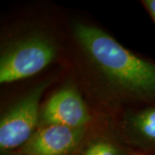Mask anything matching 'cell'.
<instances>
[{"label":"cell","instance_id":"cell-1","mask_svg":"<svg viewBox=\"0 0 155 155\" xmlns=\"http://www.w3.org/2000/svg\"><path fill=\"white\" fill-rule=\"evenodd\" d=\"M78 77L100 107L155 104V63L134 54L104 29L77 22L72 28Z\"/></svg>","mask_w":155,"mask_h":155},{"label":"cell","instance_id":"cell-2","mask_svg":"<svg viewBox=\"0 0 155 155\" xmlns=\"http://www.w3.org/2000/svg\"><path fill=\"white\" fill-rule=\"evenodd\" d=\"M60 45L44 27L32 26L10 35L1 43L0 83L26 79L43 71L55 61Z\"/></svg>","mask_w":155,"mask_h":155},{"label":"cell","instance_id":"cell-3","mask_svg":"<svg viewBox=\"0 0 155 155\" xmlns=\"http://www.w3.org/2000/svg\"><path fill=\"white\" fill-rule=\"evenodd\" d=\"M54 80V77H50L37 83L2 114L0 149L4 153L20 149L37 130L41 108V99Z\"/></svg>","mask_w":155,"mask_h":155},{"label":"cell","instance_id":"cell-4","mask_svg":"<svg viewBox=\"0 0 155 155\" xmlns=\"http://www.w3.org/2000/svg\"><path fill=\"white\" fill-rule=\"evenodd\" d=\"M93 122L90 108L78 87L69 83L58 89L41 108L39 127L61 125L89 128Z\"/></svg>","mask_w":155,"mask_h":155},{"label":"cell","instance_id":"cell-5","mask_svg":"<svg viewBox=\"0 0 155 155\" xmlns=\"http://www.w3.org/2000/svg\"><path fill=\"white\" fill-rule=\"evenodd\" d=\"M89 128L48 125L37 128L17 153L24 155H77Z\"/></svg>","mask_w":155,"mask_h":155},{"label":"cell","instance_id":"cell-6","mask_svg":"<svg viewBox=\"0 0 155 155\" xmlns=\"http://www.w3.org/2000/svg\"><path fill=\"white\" fill-rule=\"evenodd\" d=\"M115 129L122 144L155 153V104L126 109L117 117Z\"/></svg>","mask_w":155,"mask_h":155},{"label":"cell","instance_id":"cell-7","mask_svg":"<svg viewBox=\"0 0 155 155\" xmlns=\"http://www.w3.org/2000/svg\"><path fill=\"white\" fill-rule=\"evenodd\" d=\"M85 141L77 155H129L131 153L125 149L119 139L109 134H97Z\"/></svg>","mask_w":155,"mask_h":155},{"label":"cell","instance_id":"cell-8","mask_svg":"<svg viewBox=\"0 0 155 155\" xmlns=\"http://www.w3.org/2000/svg\"><path fill=\"white\" fill-rule=\"evenodd\" d=\"M141 3L145 6L155 24V0H143Z\"/></svg>","mask_w":155,"mask_h":155},{"label":"cell","instance_id":"cell-9","mask_svg":"<svg viewBox=\"0 0 155 155\" xmlns=\"http://www.w3.org/2000/svg\"><path fill=\"white\" fill-rule=\"evenodd\" d=\"M129 155H152V154L146 153H142V152H138V151H132Z\"/></svg>","mask_w":155,"mask_h":155},{"label":"cell","instance_id":"cell-10","mask_svg":"<svg viewBox=\"0 0 155 155\" xmlns=\"http://www.w3.org/2000/svg\"><path fill=\"white\" fill-rule=\"evenodd\" d=\"M4 155H24V154H22V153H17V152H16V153H4Z\"/></svg>","mask_w":155,"mask_h":155},{"label":"cell","instance_id":"cell-11","mask_svg":"<svg viewBox=\"0 0 155 155\" xmlns=\"http://www.w3.org/2000/svg\"><path fill=\"white\" fill-rule=\"evenodd\" d=\"M152 155H155V153H152Z\"/></svg>","mask_w":155,"mask_h":155}]
</instances>
